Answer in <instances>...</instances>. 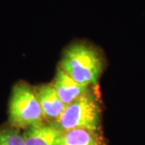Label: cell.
<instances>
[{"instance_id": "3", "label": "cell", "mask_w": 145, "mask_h": 145, "mask_svg": "<svg viewBox=\"0 0 145 145\" xmlns=\"http://www.w3.org/2000/svg\"><path fill=\"white\" fill-rule=\"evenodd\" d=\"M101 108L95 94L86 93L80 99L68 105L56 123L62 131L83 129L100 133Z\"/></svg>"}, {"instance_id": "7", "label": "cell", "mask_w": 145, "mask_h": 145, "mask_svg": "<svg viewBox=\"0 0 145 145\" xmlns=\"http://www.w3.org/2000/svg\"><path fill=\"white\" fill-rule=\"evenodd\" d=\"M59 145H106L100 133L83 129L63 131Z\"/></svg>"}, {"instance_id": "4", "label": "cell", "mask_w": 145, "mask_h": 145, "mask_svg": "<svg viewBox=\"0 0 145 145\" xmlns=\"http://www.w3.org/2000/svg\"><path fill=\"white\" fill-rule=\"evenodd\" d=\"M35 89L44 120L47 123H56L67 106L58 96L52 83L41 85Z\"/></svg>"}, {"instance_id": "5", "label": "cell", "mask_w": 145, "mask_h": 145, "mask_svg": "<svg viewBox=\"0 0 145 145\" xmlns=\"http://www.w3.org/2000/svg\"><path fill=\"white\" fill-rule=\"evenodd\" d=\"M63 131L54 123H41L24 130L26 145H59Z\"/></svg>"}, {"instance_id": "6", "label": "cell", "mask_w": 145, "mask_h": 145, "mask_svg": "<svg viewBox=\"0 0 145 145\" xmlns=\"http://www.w3.org/2000/svg\"><path fill=\"white\" fill-rule=\"evenodd\" d=\"M58 96L65 105H69L89 92V86L75 82L59 66L52 82Z\"/></svg>"}, {"instance_id": "2", "label": "cell", "mask_w": 145, "mask_h": 145, "mask_svg": "<svg viewBox=\"0 0 145 145\" xmlns=\"http://www.w3.org/2000/svg\"><path fill=\"white\" fill-rule=\"evenodd\" d=\"M8 119L10 126L24 131L44 123V119L36 89L27 82L16 83L12 89Z\"/></svg>"}, {"instance_id": "1", "label": "cell", "mask_w": 145, "mask_h": 145, "mask_svg": "<svg viewBox=\"0 0 145 145\" xmlns=\"http://www.w3.org/2000/svg\"><path fill=\"white\" fill-rule=\"evenodd\" d=\"M103 61L93 47L75 44L65 51L60 67L75 82L84 86H96L103 71Z\"/></svg>"}, {"instance_id": "8", "label": "cell", "mask_w": 145, "mask_h": 145, "mask_svg": "<svg viewBox=\"0 0 145 145\" xmlns=\"http://www.w3.org/2000/svg\"><path fill=\"white\" fill-rule=\"evenodd\" d=\"M0 145H26L20 130L10 124L0 128Z\"/></svg>"}]
</instances>
